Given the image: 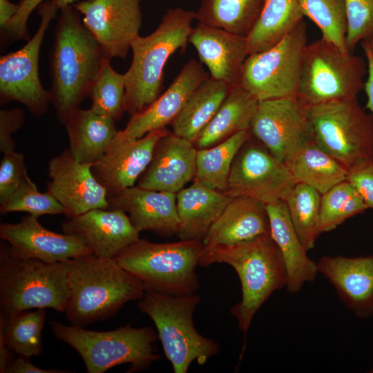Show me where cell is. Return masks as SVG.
Returning <instances> with one entry per match:
<instances>
[{"label":"cell","instance_id":"bcb514c9","mask_svg":"<svg viewBox=\"0 0 373 373\" xmlns=\"http://www.w3.org/2000/svg\"><path fill=\"white\" fill-rule=\"evenodd\" d=\"M6 372L8 373H70L68 370H59L55 368L43 369L39 368L30 362L26 361L23 357H19L12 360L9 363Z\"/></svg>","mask_w":373,"mask_h":373},{"label":"cell","instance_id":"9a60e30c","mask_svg":"<svg viewBox=\"0 0 373 373\" xmlns=\"http://www.w3.org/2000/svg\"><path fill=\"white\" fill-rule=\"evenodd\" d=\"M142 0H83L73 4L111 58L126 59L142 25Z\"/></svg>","mask_w":373,"mask_h":373},{"label":"cell","instance_id":"60d3db41","mask_svg":"<svg viewBox=\"0 0 373 373\" xmlns=\"http://www.w3.org/2000/svg\"><path fill=\"white\" fill-rule=\"evenodd\" d=\"M347 32L346 44L353 53L360 42L373 37V0H345Z\"/></svg>","mask_w":373,"mask_h":373},{"label":"cell","instance_id":"d6a6232c","mask_svg":"<svg viewBox=\"0 0 373 373\" xmlns=\"http://www.w3.org/2000/svg\"><path fill=\"white\" fill-rule=\"evenodd\" d=\"M265 0H202L195 12L198 23L247 37Z\"/></svg>","mask_w":373,"mask_h":373},{"label":"cell","instance_id":"e0dca14e","mask_svg":"<svg viewBox=\"0 0 373 373\" xmlns=\"http://www.w3.org/2000/svg\"><path fill=\"white\" fill-rule=\"evenodd\" d=\"M37 218L28 214L17 223L0 224V238L9 243L6 247L9 254L48 263L91 254L81 238L48 230L39 222Z\"/></svg>","mask_w":373,"mask_h":373},{"label":"cell","instance_id":"6da1fadb","mask_svg":"<svg viewBox=\"0 0 373 373\" xmlns=\"http://www.w3.org/2000/svg\"><path fill=\"white\" fill-rule=\"evenodd\" d=\"M59 11L50 55V92L57 117L64 124L89 97L111 58L84 26L73 4Z\"/></svg>","mask_w":373,"mask_h":373},{"label":"cell","instance_id":"681fc988","mask_svg":"<svg viewBox=\"0 0 373 373\" xmlns=\"http://www.w3.org/2000/svg\"><path fill=\"white\" fill-rule=\"evenodd\" d=\"M51 3L58 10H60L61 8L73 4L74 3L79 1V0H49Z\"/></svg>","mask_w":373,"mask_h":373},{"label":"cell","instance_id":"d590c367","mask_svg":"<svg viewBox=\"0 0 373 373\" xmlns=\"http://www.w3.org/2000/svg\"><path fill=\"white\" fill-rule=\"evenodd\" d=\"M321 194L314 188L297 183L284 200L289 216L305 249H312L321 232Z\"/></svg>","mask_w":373,"mask_h":373},{"label":"cell","instance_id":"484cf974","mask_svg":"<svg viewBox=\"0 0 373 373\" xmlns=\"http://www.w3.org/2000/svg\"><path fill=\"white\" fill-rule=\"evenodd\" d=\"M270 235L283 258L286 289L291 294L300 291L306 283L313 282L318 272L316 262L309 258L292 224L284 200L266 204Z\"/></svg>","mask_w":373,"mask_h":373},{"label":"cell","instance_id":"f546056e","mask_svg":"<svg viewBox=\"0 0 373 373\" xmlns=\"http://www.w3.org/2000/svg\"><path fill=\"white\" fill-rule=\"evenodd\" d=\"M283 163L297 183L309 186L321 195L347 180L348 170L312 140L305 143Z\"/></svg>","mask_w":373,"mask_h":373},{"label":"cell","instance_id":"8d00e7d4","mask_svg":"<svg viewBox=\"0 0 373 373\" xmlns=\"http://www.w3.org/2000/svg\"><path fill=\"white\" fill-rule=\"evenodd\" d=\"M304 17L319 28L322 38L345 52L347 19L345 0H296ZM352 53V52H351Z\"/></svg>","mask_w":373,"mask_h":373},{"label":"cell","instance_id":"9c48e42d","mask_svg":"<svg viewBox=\"0 0 373 373\" xmlns=\"http://www.w3.org/2000/svg\"><path fill=\"white\" fill-rule=\"evenodd\" d=\"M367 64L323 39L306 46L297 99L307 107L356 97L364 89Z\"/></svg>","mask_w":373,"mask_h":373},{"label":"cell","instance_id":"d6986e66","mask_svg":"<svg viewBox=\"0 0 373 373\" xmlns=\"http://www.w3.org/2000/svg\"><path fill=\"white\" fill-rule=\"evenodd\" d=\"M61 228L81 238L91 254L102 258H115L140 239L128 216L119 209H92L64 221Z\"/></svg>","mask_w":373,"mask_h":373},{"label":"cell","instance_id":"ee69618b","mask_svg":"<svg viewBox=\"0 0 373 373\" xmlns=\"http://www.w3.org/2000/svg\"><path fill=\"white\" fill-rule=\"evenodd\" d=\"M347 180L354 187L367 208L373 209V160L350 169Z\"/></svg>","mask_w":373,"mask_h":373},{"label":"cell","instance_id":"2e32d148","mask_svg":"<svg viewBox=\"0 0 373 373\" xmlns=\"http://www.w3.org/2000/svg\"><path fill=\"white\" fill-rule=\"evenodd\" d=\"M92 166L77 161L68 149L48 162L46 191L63 206L68 219L108 209L107 191L94 176Z\"/></svg>","mask_w":373,"mask_h":373},{"label":"cell","instance_id":"c3c4849f","mask_svg":"<svg viewBox=\"0 0 373 373\" xmlns=\"http://www.w3.org/2000/svg\"><path fill=\"white\" fill-rule=\"evenodd\" d=\"M19 10V5L9 0H0V28L3 30Z\"/></svg>","mask_w":373,"mask_h":373},{"label":"cell","instance_id":"ab89813d","mask_svg":"<svg viewBox=\"0 0 373 373\" xmlns=\"http://www.w3.org/2000/svg\"><path fill=\"white\" fill-rule=\"evenodd\" d=\"M22 211L39 217L65 214L63 206L47 191L40 192L29 176L2 204L1 214Z\"/></svg>","mask_w":373,"mask_h":373},{"label":"cell","instance_id":"836d02e7","mask_svg":"<svg viewBox=\"0 0 373 373\" xmlns=\"http://www.w3.org/2000/svg\"><path fill=\"white\" fill-rule=\"evenodd\" d=\"M251 137L250 131H242L216 145L198 149L196 173L193 180L224 193L233 162L241 147Z\"/></svg>","mask_w":373,"mask_h":373},{"label":"cell","instance_id":"d4e9b609","mask_svg":"<svg viewBox=\"0 0 373 373\" xmlns=\"http://www.w3.org/2000/svg\"><path fill=\"white\" fill-rule=\"evenodd\" d=\"M270 234L266 204L246 196L231 198L202 240L205 247L232 245Z\"/></svg>","mask_w":373,"mask_h":373},{"label":"cell","instance_id":"ac0fdd59","mask_svg":"<svg viewBox=\"0 0 373 373\" xmlns=\"http://www.w3.org/2000/svg\"><path fill=\"white\" fill-rule=\"evenodd\" d=\"M169 132L162 128L135 140L116 134L102 157L92 166L94 176L108 195L135 186L149 166L157 142Z\"/></svg>","mask_w":373,"mask_h":373},{"label":"cell","instance_id":"4316f807","mask_svg":"<svg viewBox=\"0 0 373 373\" xmlns=\"http://www.w3.org/2000/svg\"><path fill=\"white\" fill-rule=\"evenodd\" d=\"M231 198L193 180V184L176 193L180 240L202 241Z\"/></svg>","mask_w":373,"mask_h":373},{"label":"cell","instance_id":"f35d334b","mask_svg":"<svg viewBox=\"0 0 373 373\" xmlns=\"http://www.w3.org/2000/svg\"><path fill=\"white\" fill-rule=\"evenodd\" d=\"M125 78L124 74L115 71L110 61L102 70L90 90L89 97L93 112L112 118L121 119L124 111Z\"/></svg>","mask_w":373,"mask_h":373},{"label":"cell","instance_id":"83f0119b","mask_svg":"<svg viewBox=\"0 0 373 373\" xmlns=\"http://www.w3.org/2000/svg\"><path fill=\"white\" fill-rule=\"evenodd\" d=\"M115 120L80 108L64 122L69 140V151L78 162L93 165L105 153L117 133Z\"/></svg>","mask_w":373,"mask_h":373},{"label":"cell","instance_id":"ba28073f","mask_svg":"<svg viewBox=\"0 0 373 373\" xmlns=\"http://www.w3.org/2000/svg\"><path fill=\"white\" fill-rule=\"evenodd\" d=\"M70 260L48 263L0 252L1 313L10 316L35 309L64 312L69 291L67 276Z\"/></svg>","mask_w":373,"mask_h":373},{"label":"cell","instance_id":"ffe728a7","mask_svg":"<svg viewBox=\"0 0 373 373\" xmlns=\"http://www.w3.org/2000/svg\"><path fill=\"white\" fill-rule=\"evenodd\" d=\"M209 77L201 62L189 60L163 93L150 105L131 115L125 128L118 131V135L135 140L171 124L190 95Z\"/></svg>","mask_w":373,"mask_h":373},{"label":"cell","instance_id":"3957f363","mask_svg":"<svg viewBox=\"0 0 373 373\" xmlns=\"http://www.w3.org/2000/svg\"><path fill=\"white\" fill-rule=\"evenodd\" d=\"M215 263L227 264L238 274L242 296L230 312L245 336L262 305L275 291L286 287L280 251L270 234L263 235L236 244L204 247L199 266Z\"/></svg>","mask_w":373,"mask_h":373},{"label":"cell","instance_id":"7a4b0ae2","mask_svg":"<svg viewBox=\"0 0 373 373\" xmlns=\"http://www.w3.org/2000/svg\"><path fill=\"white\" fill-rule=\"evenodd\" d=\"M69 297L64 312L71 325L84 327L116 315L128 302L140 300L143 283L115 258L92 254L70 260Z\"/></svg>","mask_w":373,"mask_h":373},{"label":"cell","instance_id":"30bf717a","mask_svg":"<svg viewBox=\"0 0 373 373\" xmlns=\"http://www.w3.org/2000/svg\"><path fill=\"white\" fill-rule=\"evenodd\" d=\"M312 140L347 170L373 160V116L356 97L308 107Z\"/></svg>","mask_w":373,"mask_h":373},{"label":"cell","instance_id":"b9f144b4","mask_svg":"<svg viewBox=\"0 0 373 373\" xmlns=\"http://www.w3.org/2000/svg\"><path fill=\"white\" fill-rule=\"evenodd\" d=\"M28 177L24 156L15 151L3 154L0 162V204Z\"/></svg>","mask_w":373,"mask_h":373},{"label":"cell","instance_id":"f5cc1de1","mask_svg":"<svg viewBox=\"0 0 373 373\" xmlns=\"http://www.w3.org/2000/svg\"><path fill=\"white\" fill-rule=\"evenodd\" d=\"M372 53H373V52H372Z\"/></svg>","mask_w":373,"mask_h":373},{"label":"cell","instance_id":"f6af8a7d","mask_svg":"<svg viewBox=\"0 0 373 373\" xmlns=\"http://www.w3.org/2000/svg\"><path fill=\"white\" fill-rule=\"evenodd\" d=\"M24 121L22 108L0 111V151L3 154L15 151L16 145L12 135L22 127Z\"/></svg>","mask_w":373,"mask_h":373},{"label":"cell","instance_id":"1f68e13d","mask_svg":"<svg viewBox=\"0 0 373 373\" xmlns=\"http://www.w3.org/2000/svg\"><path fill=\"white\" fill-rule=\"evenodd\" d=\"M209 77L190 95L173 121L172 132L194 144L198 135L216 113L231 88Z\"/></svg>","mask_w":373,"mask_h":373},{"label":"cell","instance_id":"7c38bea8","mask_svg":"<svg viewBox=\"0 0 373 373\" xmlns=\"http://www.w3.org/2000/svg\"><path fill=\"white\" fill-rule=\"evenodd\" d=\"M40 23L34 36L19 50L1 57L0 100L24 105L33 115L39 117L52 104L50 91L42 86L39 76V57L44 35L58 10L49 0L38 7Z\"/></svg>","mask_w":373,"mask_h":373},{"label":"cell","instance_id":"277c9868","mask_svg":"<svg viewBox=\"0 0 373 373\" xmlns=\"http://www.w3.org/2000/svg\"><path fill=\"white\" fill-rule=\"evenodd\" d=\"M194 19L195 12L168 8L152 33L133 41L132 61L124 74L125 112L133 115L162 94L165 65L177 50L186 49Z\"/></svg>","mask_w":373,"mask_h":373},{"label":"cell","instance_id":"f1b7e54d","mask_svg":"<svg viewBox=\"0 0 373 373\" xmlns=\"http://www.w3.org/2000/svg\"><path fill=\"white\" fill-rule=\"evenodd\" d=\"M258 100L239 84L231 88L220 107L198 135V149L216 145L242 131H250Z\"/></svg>","mask_w":373,"mask_h":373},{"label":"cell","instance_id":"816d5d0a","mask_svg":"<svg viewBox=\"0 0 373 373\" xmlns=\"http://www.w3.org/2000/svg\"><path fill=\"white\" fill-rule=\"evenodd\" d=\"M371 372H373V368L372 369V370L370 371Z\"/></svg>","mask_w":373,"mask_h":373},{"label":"cell","instance_id":"44dd1931","mask_svg":"<svg viewBox=\"0 0 373 373\" xmlns=\"http://www.w3.org/2000/svg\"><path fill=\"white\" fill-rule=\"evenodd\" d=\"M108 209L124 211L138 232L151 231L165 238L178 233L180 220L175 193L136 185L108 195Z\"/></svg>","mask_w":373,"mask_h":373},{"label":"cell","instance_id":"7dc6e473","mask_svg":"<svg viewBox=\"0 0 373 373\" xmlns=\"http://www.w3.org/2000/svg\"><path fill=\"white\" fill-rule=\"evenodd\" d=\"M361 44L367 64V77L364 86L367 98L366 108L373 116V53L367 42L363 41Z\"/></svg>","mask_w":373,"mask_h":373},{"label":"cell","instance_id":"52a82bcc","mask_svg":"<svg viewBox=\"0 0 373 373\" xmlns=\"http://www.w3.org/2000/svg\"><path fill=\"white\" fill-rule=\"evenodd\" d=\"M204 247L202 241L197 240L156 243L140 239L115 259L140 279L146 290L189 295L200 287L196 267Z\"/></svg>","mask_w":373,"mask_h":373},{"label":"cell","instance_id":"4fadbf2b","mask_svg":"<svg viewBox=\"0 0 373 373\" xmlns=\"http://www.w3.org/2000/svg\"><path fill=\"white\" fill-rule=\"evenodd\" d=\"M296 184L285 164L251 135L233 162L224 193L269 204L285 200Z\"/></svg>","mask_w":373,"mask_h":373},{"label":"cell","instance_id":"8992f818","mask_svg":"<svg viewBox=\"0 0 373 373\" xmlns=\"http://www.w3.org/2000/svg\"><path fill=\"white\" fill-rule=\"evenodd\" d=\"M200 302L196 294L175 296L146 289L137 303L139 310L154 323L174 373H186L194 361L204 365L220 351L218 342L195 329L193 317Z\"/></svg>","mask_w":373,"mask_h":373},{"label":"cell","instance_id":"e575fe53","mask_svg":"<svg viewBox=\"0 0 373 373\" xmlns=\"http://www.w3.org/2000/svg\"><path fill=\"white\" fill-rule=\"evenodd\" d=\"M46 318L45 309L0 315V333L6 345L17 354L30 358L43 350L41 333Z\"/></svg>","mask_w":373,"mask_h":373},{"label":"cell","instance_id":"5b68a950","mask_svg":"<svg viewBox=\"0 0 373 373\" xmlns=\"http://www.w3.org/2000/svg\"><path fill=\"white\" fill-rule=\"evenodd\" d=\"M53 335L77 352L88 373H104L128 364V373L146 370L160 358L155 343L157 332L151 327L130 324L109 331H93L84 327L51 321Z\"/></svg>","mask_w":373,"mask_h":373},{"label":"cell","instance_id":"8fae6325","mask_svg":"<svg viewBox=\"0 0 373 373\" xmlns=\"http://www.w3.org/2000/svg\"><path fill=\"white\" fill-rule=\"evenodd\" d=\"M307 45L303 21L271 48L248 55L239 85L258 101L296 97Z\"/></svg>","mask_w":373,"mask_h":373},{"label":"cell","instance_id":"603a6c76","mask_svg":"<svg viewBox=\"0 0 373 373\" xmlns=\"http://www.w3.org/2000/svg\"><path fill=\"white\" fill-rule=\"evenodd\" d=\"M316 265L347 308L363 318L373 313V256L325 255Z\"/></svg>","mask_w":373,"mask_h":373},{"label":"cell","instance_id":"7bdbcfd3","mask_svg":"<svg viewBox=\"0 0 373 373\" xmlns=\"http://www.w3.org/2000/svg\"><path fill=\"white\" fill-rule=\"evenodd\" d=\"M44 1L46 0H20L17 12L1 30L3 36L11 41H28L30 37L27 21L32 11Z\"/></svg>","mask_w":373,"mask_h":373},{"label":"cell","instance_id":"cb8c5ba5","mask_svg":"<svg viewBox=\"0 0 373 373\" xmlns=\"http://www.w3.org/2000/svg\"><path fill=\"white\" fill-rule=\"evenodd\" d=\"M210 77L231 86L239 84L243 64L248 57L245 37L200 23L189 38Z\"/></svg>","mask_w":373,"mask_h":373},{"label":"cell","instance_id":"f907efd6","mask_svg":"<svg viewBox=\"0 0 373 373\" xmlns=\"http://www.w3.org/2000/svg\"><path fill=\"white\" fill-rule=\"evenodd\" d=\"M365 42H367V44H368L370 48L373 52V37L370 40H369L368 41H365Z\"/></svg>","mask_w":373,"mask_h":373},{"label":"cell","instance_id":"74e56055","mask_svg":"<svg viewBox=\"0 0 373 373\" xmlns=\"http://www.w3.org/2000/svg\"><path fill=\"white\" fill-rule=\"evenodd\" d=\"M361 195L346 180L321 195L320 220L321 232L334 230L347 219L367 209Z\"/></svg>","mask_w":373,"mask_h":373},{"label":"cell","instance_id":"7402d4cb","mask_svg":"<svg viewBox=\"0 0 373 373\" xmlns=\"http://www.w3.org/2000/svg\"><path fill=\"white\" fill-rule=\"evenodd\" d=\"M197 152L193 142L170 131L157 142L152 159L137 185L178 193L195 178Z\"/></svg>","mask_w":373,"mask_h":373},{"label":"cell","instance_id":"5bb4252c","mask_svg":"<svg viewBox=\"0 0 373 373\" xmlns=\"http://www.w3.org/2000/svg\"><path fill=\"white\" fill-rule=\"evenodd\" d=\"M250 132L252 137L283 162L312 140L308 107L296 97L258 101Z\"/></svg>","mask_w":373,"mask_h":373},{"label":"cell","instance_id":"4dcf8cb0","mask_svg":"<svg viewBox=\"0 0 373 373\" xmlns=\"http://www.w3.org/2000/svg\"><path fill=\"white\" fill-rule=\"evenodd\" d=\"M303 18L296 0H265L258 20L246 37L248 55L271 48L303 21Z\"/></svg>","mask_w":373,"mask_h":373}]
</instances>
